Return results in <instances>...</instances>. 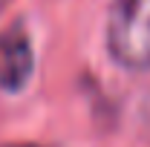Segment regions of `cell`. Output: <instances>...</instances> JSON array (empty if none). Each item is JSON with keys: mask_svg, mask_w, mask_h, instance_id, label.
I'll list each match as a JSON object with an SVG mask.
<instances>
[{"mask_svg": "<svg viewBox=\"0 0 150 147\" xmlns=\"http://www.w3.org/2000/svg\"><path fill=\"white\" fill-rule=\"evenodd\" d=\"M12 147H35V144H12Z\"/></svg>", "mask_w": 150, "mask_h": 147, "instance_id": "obj_3", "label": "cell"}, {"mask_svg": "<svg viewBox=\"0 0 150 147\" xmlns=\"http://www.w3.org/2000/svg\"><path fill=\"white\" fill-rule=\"evenodd\" d=\"M32 75V46L23 32L6 37L0 49V87L9 92H20Z\"/></svg>", "mask_w": 150, "mask_h": 147, "instance_id": "obj_2", "label": "cell"}, {"mask_svg": "<svg viewBox=\"0 0 150 147\" xmlns=\"http://www.w3.org/2000/svg\"><path fill=\"white\" fill-rule=\"evenodd\" d=\"M107 49L124 69H150V0H112Z\"/></svg>", "mask_w": 150, "mask_h": 147, "instance_id": "obj_1", "label": "cell"}]
</instances>
